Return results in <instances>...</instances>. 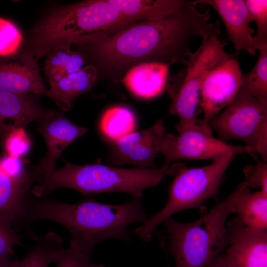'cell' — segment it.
Listing matches in <instances>:
<instances>
[{"instance_id":"cell-1","label":"cell","mask_w":267,"mask_h":267,"mask_svg":"<svg viewBox=\"0 0 267 267\" xmlns=\"http://www.w3.org/2000/svg\"><path fill=\"white\" fill-rule=\"evenodd\" d=\"M197 5L195 0H187L162 19L134 22L101 40L79 45L78 50L95 67L98 77L116 80L143 63L185 64L192 53L191 39H208L219 25L209 22V9L199 12Z\"/></svg>"},{"instance_id":"cell-2","label":"cell","mask_w":267,"mask_h":267,"mask_svg":"<svg viewBox=\"0 0 267 267\" xmlns=\"http://www.w3.org/2000/svg\"><path fill=\"white\" fill-rule=\"evenodd\" d=\"M141 198L117 205L105 204L93 199L74 204L49 199L28 198L26 221L45 220L65 227L70 243L91 256L94 248L109 239L130 242L127 228L135 222L144 223L148 219Z\"/></svg>"},{"instance_id":"cell-3","label":"cell","mask_w":267,"mask_h":267,"mask_svg":"<svg viewBox=\"0 0 267 267\" xmlns=\"http://www.w3.org/2000/svg\"><path fill=\"white\" fill-rule=\"evenodd\" d=\"M132 22L123 0H88L62 6L34 27L23 53L38 61L55 48L96 42Z\"/></svg>"},{"instance_id":"cell-4","label":"cell","mask_w":267,"mask_h":267,"mask_svg":"<svg viewBox=\"0 0 267 267\" xmlns=\"http://www.w3.org/2000/svg\"><path fill=\"white\" fill-rule=\"evenodd\" d=\"M183 164L165 163L159 169L119 168L101 163L78 165L66 162L61 169L38 171L32 193L41 198L59 188L76 190L84 195L124 192L141 198L143 191L157 186L166 176H175Z\"/></svg>"},{"instance_id":"cell-5","label":"cell","mask_w":267,"mask_h":267,"mask_svg":"<svg viewBox=\"0 0 267 267\" xmlns=\"http://www.w3.org/2000/svg\"><path fill=\"white\" fill-rule=\"evenodd\" d=\"M243 182L225 199L198 219L188 223L173 218L161 222L158 233L160 245L173 267H208L224 250L226 244V221L234 208Z\"/></svg>"},{"instance_id":"cell-6","label":"cell","mask_w":267,"mask_h":267,"mask_svg":"<svg viewBox=\"0 0 267 267\" xmlns=\"http://www.w3.org/2000/svg\"><path fill=\"white\" fill-rule=\"evenodd\" d=\"M236 155L235 152H225L216 156L208 165L182 167L170 185L168 200L165 206L134 230V234L143 241H149L157 226L164 220L181 211L198 207L214 197Z\"/></svg>"},{"instance_id":"cell-7","label":"cell","mask_w":267,"mask_h":267,"mask_svg":"<svg viewBox=\"0 0 267 267\" xmlns=\"http://www.w3.org/2000/svg\"><path fill=\"white\" fill-rule=\"evenodd\" d=\"M209 125L225 141L237 139L267 160V105L241 90Z\"/></svg>"},{"instance_id":"cell-8","label":"cell","mask_w":267,"mask_h":267,"mask_svg":"<svg viewBox=\"0 0 267 267\" xmlns=\"http://www.w3.org/2000/svg\"><path fill=\"white\" fill-rule=\"evenodd\" d=\"M219 25L213 35L202 41L198 48L189 56L185 63L186 74L169 105L170 115L178 117L177 130L200 123L197 118L201 82L205 72L225 55V43L219 39Z\"/></svg>"},{"instance_id":"cell-9","label":"cell","mask_w":267,"mask_h":267,"mask_svg":"<svg viewBox=\"0 0 267 267\" xmlns=\"http://www.w3.org/2000/svg\"><path fill=\"white\" fill-rule=\"evenodd\" d=\"M178 135L166 133L161 152L166 164L182 160H213L219 154L233 152L237 154H252L246 146H236L214 137L208 125L200 122L178 131Z\"/></svg>"},{"instance_id":"cell-10","label":"cell","mask_w":267,"mask_h":267,"mask_svg":"<svg viewBox=\"0 0 267 267\" xmlns=\"http://www.w3.org/2000/svg\"><path fill=\"white\" fill-rule=\"evenodd\" d=\"M236 55L227 53L204 74L200 85L199 104L202 123L210 120L234 99L240 90L242 73Z\"/></svg>"},{"instance_id":"cell-11","label":"cell","mask_w":267,"mask_h":267,"mask_svg":"<svg viewBox=\"0 0 267 267\" xmlns=\"http://www.w3.org/2000/svg\"><path fill=\"white\" fill-rule=\"evenodd\" d=\"M33 179L20 158L0 157V220L15 229L26 222L27 192Z\"/></svg>"},{"instance_id":"cell-12","label":"cell","mask_w":267,"mask_h":267,"mask_svg":"<svg viewBox=\"0 0 267 267\" xmlns=\"http://www.w3.org/2000/svg\"><path fill=\"white\" fill-rule=\"evenodd\" d=\"M221 255L228 267H267V232L250 228L238 219L226 225Z\"/></svg>"},{"instance_id":"cell-13","label":"cell","mask_w":267,"mask_h":267,"mask_svg":"<svg viewBox=\"0 0 267 267\" xmlns=\"http://www.w3.org/2000/svg\"><path fill=\"white\" fill-rule=\"evenodd\" d=\"M166 129L163 120L151 127L134 132L112 142L111 162L115 164H133L139 168H155L154 163L161 152Z\"/></svg>"},{"instance_id":"cell-14","label":"cell","mask_w":267,"mask_h":267,"mask_svg":"<svg viewBox=\"0 0 267 267\" xmlns=\"http://www.w3.org/2000/svg\"><path fill=\"white\" fill-rule=\"evenodd\" d=\"M38 131L43 136L47 146L45 156L41 159L36 171H49L55 168V161L65 148L88 129L79 126L58 112H48L38 121Z\"/></svg>"},{"instance_id":"cell-15","label":"cell","mask_w":267,"mask_h":267,"mask_svg":"<svg viewBox=\"0 0 267 267\" xmlns=\"http://www.w3.org/2000/svg\"><path fill=\"white\" fill-rule=\"evenodd\" d=\"M196 3L211 6L221 17L225 27L229 40L237 51H245L256 55L253 44V21L245 0H196Z\"/></svg>"},{"instance_id":"cell-16","label":"cell","mask_w":267,"mask_h":267,"mask_svg":"<svg viewBox=\"0 0 267 267\" xmlns=\"http://www.w3.org/2000/svg\"><path fill=\"white\" fill-rule=\"evenodd\" d=\"M15 61H0V90L17 94L53 96L44 83L34 58L20 56Z\"/></svg>"},{"instance_id":"cell-17","label":"cell","mask_w":267,"mask_h":267,"mask_svg":"<svg viewBox=\"0 0 267 267\" xmlns=\"http://www.w3.org/2000/svg\"><path fill=\"white\" fill-rule=\"evenodd\" d=\"M48 111L29 94L0 90V137L15 126L24 128L32 121H38Z\"/></svg>"},{"instance_id":"cell-18","label":"cell","mask_w":267,"mask_h":267,"mask_svg":"<svg viewBox=\"0 0 267 267\" xmlns=\"http://www.w3.org/2000/svg\"><path fill=\"white\" fill-rule=\"evenodd\" d=\"M170 66L158 62H145L129 69L122 79L135 96L145 99L155 97L164 91Z\"/></svg>"},{"instance_id":"cell-19","label":"cell","mask_w":267,"mask_h":267,"mask_svg":"<svg viewBox=\"0 0 267 267\" xmlns=\"http://www.w3.org/2000/svg\"><path fill=\"white\" fill-rule=\"evenodd\" d=\"M98 78L96 68L89 63L80 70L50 85L53 100L63 110H69L78 96L89 90Z\"/></svg>"},{"instance_id":"cell-20","label":"cell","mask_w":267,"mask_h":267,"mask_svg":"<svg viewBox=\"0 0 267 267\" xmlns=\"http://www.w3.org/2000/svg\"><path fill=\"white\" fill-rule=\"evenodd\" d=\"M243 187L236 201L234 213L238 220L253 229L266 230L267 228V193L259 190L252 192L243 181Z\"/></svg>"},{"instance_id":"cell-21","label":"cell","mask_w":267,"mask_h":267,"mask_svg":"<svg viewBox=\"0 0 267 267\" xmlns=\"http://www.w3.org/2000/svg\"><path fill=\"white\" fill-rule=\"evenodd\" d=\"M63 240L53 232L36 238L35 244L21 260L10 259L7 267H48L55 263L63 249Z\"/></svg>"},{"instance_id":"cell-22","label":"cell","mask_w":267,"mask_h":267,"mask_svg":"<svg viewBox=\"0 0 267 267\" xmlns=\"http://www.w3.org/2000/svg\"><path fill=\"white\" fill-rule=\"evenodd\" d=\"M46 56L44 71L50 85L80 70L88 63L81 52L68 46L55 48Z\"/></svg>"},{"instance_id":"cell-23","label":"cell","mask_w":267,"mask_h":267,"mask_svg":"<svg viewBox=\"0 0 267 267\" xmlns=\"http://www.w3.org/2000/svg\"><path fill=\"white\" fill-rule=\"evenodd\" d=\"M136 125L133 112L126 106L118 105L104 112L99 128L103 136L112 143L134 132Z\"/></svg>"},{"instance_id":"cell-24","label":"cell","mask_w":267,"mask_h":267,"mask_svg":"<svg viewBox=\"0 0 267 267\" xmlns=\"http://www.w3.org/2000/svg\"><path fill=\"white\" fill-rule=\"evenodd\" d=\"M259 51L254 67L242 74L240 89L267 105V46Z\"/></svg>"},{"instance_id":"cell-25","label":"cell","mask_w":267,"mask_h":267,"mask_svg":"<svg viewBox=\"0 0 267 267\" xmlns=\"http://www.w3.org/2000/svg\"><path fill=\"white\" fill-rule=\"evenodd\" d=\"M25 44L23 34L12 21L0 17V61L17 59Z\"/></svg>"},{"instance_id":"cell-26","label":"cell","mask_w":267,"mask_h":267,"mask_svg":"<svg viewBox=\"0 0 267 267\" xmlns=\"http://www.w3.org/2000/svg\"><path fill=\"white\" fill-rule=\"evenodd\" d=\"M247 8L253 21L257 26V32L253 36V44L256 50H259L267 46V0H246Z\"/></svg>"},{"instance_id":"cell-27","label":"cell","mask_w":267,"mask_h":267,"mask_svg":"<svg viewBox=\"0 0 267 267\" xmlns=\"http://www.w3.org/2000/svg\"><path fill=\"white\" fill-rule=\"evenodd\" d=\"M0 139H2L6 154L20 158L28 152L30 148V139L22 127H13Z\"/></svg>"},{"instance_id":"cell-28","label":"cell","mask_w":267,"mask_h":267,"mask_svg":"<svg viewBox=\"0 0 267 267\" xmlns=\"http://www.w3.org/2000/svg\"><path fill=\"white\" fill-rule=\"evenodd\" d=\"M90 257L70 243L67 248L61 250L55 264L56 267H105L102 264L93 263Z\"/></svg>"},{"instance_id":"cell-29","label":"cell","mask_w":267,"mask_h":267,"mask_svg":"<svg viewBox=\"0 0 267 267\" xmlns=\"http://www.w3.org/2000/svg\"><path fill=\"white\" fill-rule=\"evenodd\" d=\"M22 237L10 224L0 220V264L7 262L15 245H21Z\"/></svg>"},{"instance_id":"cell-30","label":"cell","mask_w":267,"mask_h":267,"mask_svg":"<svg viewBox=\"0 0 267 267\" xmlns=\"http://www.w3.org/2000/svg\"><path fill=\"white\" fill-rule=\"evenodd\" d=\"M244 180L247 186L259 188L267 193V164L257 160L254 165L246 166L243 169Z\"/></svg>"},{"instance_id":"cell-31","label":"cell","mask_w":267,"mask_h":267,"mask_svg":"<svg viewBox=\"0 0 267 267\" xmlns=\"http://www.w3.org/2000/svg\"><path fill=\"white\" fill-rule=\"evenodd\" d=\"M208 267H228L223 260L221 254L216 258Z\"/></svg>"},{"instance_id":"cell-32","label":"cell","mask_w":267,"mask_h":267,"mask_svg":"<svg viewBox=\"0 0 267 267\" xmlns=\"http://www.w3.org/2000/svg\"><path fill=\"white\" fill-rule=\"evenodd\" d=\"M9 261L7 262H6V263H5V264H0V267H7V264H8Z\"/></svg>"}]
</instances>
